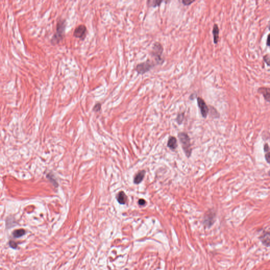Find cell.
<instances>
[{
	"mask_svg": "<svg viewBox=\"0 0 270 270\" xmlns=\"http://www.w3.org/2000/svg\"><path fill=\"white\" fill-rule=\"evenodd\" d=\"M66 28V21L65 19H60L58 21L56 26L55 33L51 39V43L52 45H58L65 38V31Z\"/></svg>",
	"mask_w": 270,
	"mask_h": 270,
	"instance_id": "1",
	"label": "cell"
},
{
	"mask_svg": "<svg viewBox=\"0 0 270 270\" xmlns=\"http://www.w3.org/2000/svg\"><path fill=\"white\" fill-rule=\"evenodd\" d=\"M163 52L164 48L161 43L158 42L154 43L150 54L154 58L157 65H162L164 62V59L161 57Z\"/></svg>",
	"mask_w": 270,
	"mask_h": 270,
	"instance_id": "2",
	"label": "cell"
},
{
	"mask_svg": "<svg viewBox=\"0 0 270 270\" xmlns=\"http://www.w3.org/2000/svg\"><path fill=\"white\" fill-rule=\"evenodd\" d=\"M178 136L185 154L187 157H189L192 150L191 148V141L189 135L185 133H178Z\"/></svg>",
	"mask_w": 270,
	"mask_h": 270,
	"instance_id": "3",
	"label": "cell"
},
{
	"mask_svg": "<svg viewBox=\"0 0 270 270\" xmlns=\"http://www.w3.org/2000/svg\"><path fill=\"white\" fill-rule=\"evenodd\" d=\"M155 66V63L154 62L150 61V60H147V61L138 64L135 68V70L138 74H144L149 71Z\"/></svg>",
	"mask_w": 270,
	"mask_h": 270,
	"instance_id": "4",
	"label": "cell"
},
{
	"mask_svg": "<svg viewBox=\"0 0 270 270\" xmlns=\"http://www.w3.org/2000/svg\"><path fill=\"white\" fill-rule=\"evenodd\" d=\"M87 34V27L84 24H80L78 26H77L74 32H73V35L76 38L83 40L85 39Z\"/></svg>",
	"mask_w": 270,
	"mask_h": 270,
	"instance_id": "5",
	"label": "cell"
},
{
	"mask_svg": "<svg viewBox=\"0 0 270 270\" xmlns=\"http://www.w3.org/2000/svg\"><path fill=\"white\" fill-rule=\"evenodd\" d=\"M197 101L198 107L201 110V115L203 118H205L209 113V108L206 104L205 101L201 97H198L197 98Z\"/></svg>",
	"mask_w": 270,
	"mask_h": 270,
	"instance_id": "6",
	"label": "cell"
},
{
	"mask_svg": "<svg viewBox=\"0 0 270 270\" xmlns=\"http://www.w3.org/2000/svg\"><path fill=\"white\" fill-rule=\"evenodd\" d=\"M259 239L263 245L266 247H270V232L264 231Z\"/></svg>",
	"mask_w": 270,
	"mask_h": 270,
	"instance_id": "7",
	"label": "cell"
},
{
	"mask_svg": "<svg viewBox=\"0 0 270 270\" xmlns=\"http://www.w3.org/2000/svg\"><path fill=\"white\" fill-rule=\"evenodd\" d=\"M215 214L214 213H209L204 218V224L208 227L213 225L214 222Z\"/></svg>",
	"mask_w": 270,
	"mask_h": 270,
	"instance_id": "8",
	"label": "cell"
},
{
	"mask_svg": "<svg viewBox=\"0 0 270 270\" xmlns=\"http://www.w3.org/2000/svg\"><path fill=\"white\" fill-rule=\"evenodd\" d=\"M259 93H261L263 94V96L264 97L265 99L267 101L270 102V89L268 88H260L258 90Z\"/></svg>",
	"mask_w": 270,
	"mask_h": 270,
	"instance_id": "9",
	"label": "cell"
},
{
	"mask_svg": "<svg viewBox=\"0 0 270 270\" xmlns=\"http://www.w3.org/2000/svg\"><path fill=\"white\" fill-rule=\"evenodd\" d=\"M116 198L119 203L122 204V205L125 204L127 202V197L126 196V194L123 191H121L117 195Z\"/></svg>",
	"mask_w": 270,
	"mask_h": 270,
	"instance_id": "10",
	"label": "cell"
},
{
	"mask_svg": "<svg viewBox=\"0 0 270 270\" xmlns=\"http://www.w3.org/2000/svg\"><path fill=\"white\" fill-rule=\"evenodd\" d=\"M145 174H146V172L145 170H141V171H140L138 173L134 178V180H133L134 183L136 184H139V183H141V182L143 181Z\"/></svg>",
	"mask_w": 270,
	"mask_h": 270,
	"instance_id": "11",
	"label": "cell"
},
{
	"mask_svg": "<svg viewBox=\"0 0 270 270\" xmlns=\"http://www.w3.org/2000/svg\"><path fill=\"white\" fill-rule=\"evenodd\" d=\"M219 28L216 24H215L213 26V38H214V43L215 44H217L219 40Z\"/></svg>",
	"mask_w": 270,
	"mask_h": 270,
	"instance_id": "12",
	"label": "cell"
},
{
	"mask_svg": "<svg viewBox=\"0 0 270 270\" xmlns=\"http://www.w3.org/2000/svg\"><path fill=\"white\" fill-rule=\"evenodd\" d=\"M167 146L172 149H175L177 147V142L176 138L174 137H170L168 141Z\"/></svg>",
	"mask_w": 270,
	"mask_h": 270,
	"instance_id": "13",
	"label": "cell"
},
{
	"mask_svg": "<svg viewBox=\"0 0 270 270\" xmlns=\"http://www.w3.org/2000/svg\"><path fill=\"white\" fill-rule=\"evenodd\" d=\"M162 2V1L158 0H148L147 1V5L150 8H156L159 6Z\"/></svg>",
	"mask_w": 270,
	"mask_h": 270,
	"instance_id": "14",
	"label": "cell"
},
{
	"mask_svg": "<svg viewBox=\"0 0 270 270\" xmlns=\"http://www.w3.org/2000/svg\"><path fill=\"white\" fill-rule=\"evenodd\" d=\"M26 231L23 229H19L15 230L12 233L13 237L15 238H19L25 235Z\"/></svg>",
	"mask_w": 270,
	"mask_h": 270,
	"instance_id": "15",
	"label": "cell"
},
{
	"mask_svg": "<svg viewBox=\"0 0 270 270\" xmlns=\"http://www.w3.org/2000/svg\"><path fill=\"white\" fill-rule=\"evenodd\" d=\"M184 118V113H178L177 116L176 120L178 124H181L183 121Z\"/></svg>",
	"mask_w": 270,
	"mask_h": 270,
	"instance_id": "16",
	"label": "cell"
},
{
	"mask_svg": "<svg viewBox=\"0 0 270 270\" xmlns=\"http://www.w3.org/2000/svg\"><path fill=\"white\" fill-rule=\"evenodd\" d=\"M101 108V104H100V102H98L94 105V107L93 108V111H94V112H98L100 111Z\"/></svg>",
	"mask_w": 270,
	"mask_h": 270,
	"instance_id": "17",
	"label": "cell"
},
{
	"mask_svg": "<svg viewBox=\"0 0 270 270\" xmlns=\"http://www.w3.org/2000/svg\"><path fill=\"white\" fill-rule=\"evenodd\" d=\"M9 245L10 246V247H11L13 248H17V246H18L17 243L15 242L14 241H13V240H10V241Z\"/></svg>",
	"mask_w": 270,
	"mask_h": 270,
	"instance_id": "18",
	"label": "cell"
},
{
	"mask_svg": "<svg viewBox=\"0 0 270 270\" xmlns=\"http://www.w3.org/2000/svg\"><path fill=\"white\" fill-rule=\"evenodd\" d=\"M195 2V1H182L181 2H182V3L184 5V6H189V5H191L192 3H194Z\"/></svg>",
	"mask_w": 270,
	"mask_h": 270,
	"instance_id": "19",
	"label": "cell"
},
{
	"mask_svg": "<svg viewBox=\"0 0 270 270\" xmlns=\"http://www.w3.org/2000/svg\"><path fill=\"white\" fill-rule=\"evenodd\" d=\"M264 60L267 63V65L270 66V57L269 56L266 55L264 57Z\"/></svg>",
	"mask_w": 270,
	"mask_h": 270,
	"instance_id": "20",
	"label": "cell"
},
{
	"mask_svg": "<svg viewBox=\"0 0 270 270\" xmlns=\"http://www.w3.org/2000/svg\"><path fill=\"white\" fill-rule=\"evenodd\" d=\"M265 159H266V161H267L268 164H270V152L267 153L265 154Z\"/></svg>",
	"mask_w": 270,
	"mask_h": 270,
	"instance_id": "21",
	"label": "cell"
},
{
	"mask_svg": "<svg viewBox=\"0 0 270 270\" xmlns=\"http://www.w3.org/2000/svg\"><path fill=\"white\" fill-rule=\"evenodd\" d=\"M146 202L144 199H140L139 200V201H138V204H139V205L144 206L146 204Z\"/></svg>",
	"mask_w": 270,
	"mask_h": 270,
	"instance_id": "22",
	"label": "cell"
},
{
	"mask_svg": "<svg viewBox=\"0 0 270 270\" xmlns=\"http://www.w3.org/2000/svg\"><path fill=\"white\" fill-rule=\"evenodd\" d=\"M266 44H267V46H270V34L268 35V39H267V43H266Z\"/></svg>",
	"mask_w": 270,
	"mask_h": 270,
	"instance_id": "23",
	"label": "cell"
},
{
	"mask_svg": "<svg viewBox=\"0 0 270 270\" xmlns=\"http://www.w3.org/2000/svg\"><path fill=\"white\" fill-rule=\"evenodd\" d=\"M268 149H269V147L268 146V145L265 144L264 146V150L265 151H266V152H268Z\"/></svg>",
	"mask_w": 270,
	"mask_h": 270,
	"instance_id": "24",
	"label": "cell"
},
{
	"mask_svg": "<svg viewBox=\"0 0 270 270\" xmlns=\"http://www.w3.org/2000/svg\"><path fill=\"white\" fill-rule=\"evenodd\" d=\"M268 175H269V176H270V170H269V172H268Z\"/></svg>",
	"mask_w": 270,
	"mask_h": 270,
	"instance_id": "25",
	"label": "cell"
},
{
	"mask_svg": "<svg viewBox=\"0 0 270 270\" xmlns=\"http://www.w3.org/2000/svg\"><path fill=\"white\" fill-rule=\"evenodd\" d=\"M269 29H270V27H269Z\"/></svg>",
	"mask_w": 270,
	"mask_h": 270,
	"instance_id": "26",
	"label": "cell"
}]
</instances>
